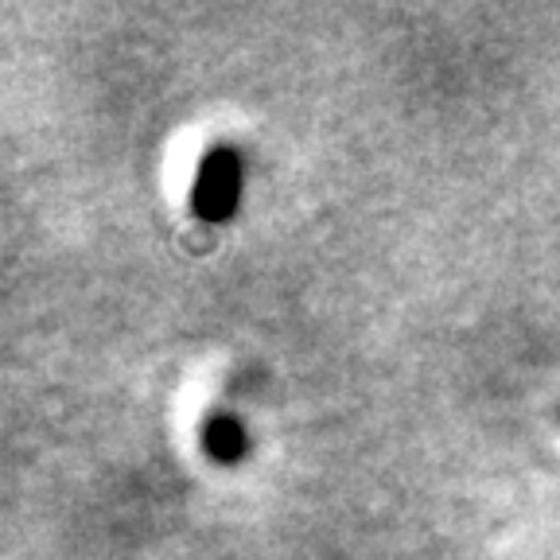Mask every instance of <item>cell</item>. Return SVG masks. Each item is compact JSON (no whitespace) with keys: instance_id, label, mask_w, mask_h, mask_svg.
<instances>
[{"instance_id":"2","label":"cell","mask_w":560,"mask_h":560,"mask_svg":"<svg viewBox=\"0 0 560 560\" xmlns=\"http://www.w3.org/2000/svg\"><path fill=\"white\" fill-rule=\"evenodd\" d=\"M207 447L219 459H237L245 452V440H242V429H237L234 420H210L207 429Z\"/></svg>"},{"instance_id":"1","label":"cell","mask_w":560,"mask_h":560,"mask_svg":"<svg viewBox=\"0 0 560 560\" xmlns=\"http://www.w3.org/2000/svg\"><path fill=\"white\" fill-rule=\"evenodd\" d=\"M237 187H242V167H237L234 149H214L202 164L199 191H195V207H199L202 219H230V210L237 202Z\"/></svg>"}]
</instances>
